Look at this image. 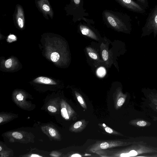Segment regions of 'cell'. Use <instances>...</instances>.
Wrapping results in <instances>:
<instances>
[{
  "instance_id": "277c9868",
  "label": "cell",
  "mask_w": 157,
  "mask_h": 157,
  "mask_svg": "<svg viewBox=\"0 0 157 157\" xmlns=\"http://www.w3.org/2000/svg\"><path fill=\"white\" fill-rule=\"evenodd\" d=\"M137 142H127L120 140L97 141L89 147L88 151L96 152L98 151L115 147L126 146L136 143Z\"/></svg>"
},
{
  "instance_id": "603a6c76",
  "label": "cell",
  "mask_w": 157,
  "mask_h": 157,
  "mask_svg": "<svg viewBox=\"0 0 157 157\" xmlns=\"http://www.w3.org/2000/svg\"><path fill=\"white\" fill-rule=\"evenodd\" d=\"M12 136L14 138L17 139H21L23 137L21 133L17 132H13L12 133Z\"/></svg>"
},
{
  "instance_id": "8992f818",
  "label": "cell",
  "mask_w": 157,
  "mask_h": 157,
  "mask_svg": "<svg viewBox=\"0 0 157 157\" xmlns=\"http://www.w3.org/2000/svg\"><path fill=\"white\" fill-rule=\"evenodd\" d=\"M123 7L134 12L143 14L145 8L140 3L133 0H114Z\"/></svg>"
},
{
  "instance_id": "d4e9b609",
  "label": "cell",
  "mask_w": 157,
  "mask_h": 157,
  "mask_svg": "<svg viewBox=\"0 0 157 157\" xmlns=\"http://www.w3.org/2000/svg\"><path fill=\"white\" fill-rule=\"evenodd\" d=\"M82 20L86 22L88 24H94V22L93 19H90L85 17Z\"/></svg>"
},
{
  "instance_id": "d6a6232c",
  "label": "cell",
  "mask_w": 157,
  "mask_h": 157,
  "mask_svg": "<svg viewBox=\"0 0 157 157\" xmlns=\"http://www.w3.org/2000/svg\"><path fill=\"white\" fill-rule=\"evenodd\" d=\"M2 121H3V118L1 117H0V123H1V122H2Z\"/></svg>"
},
{
  "instance_id": "2e32d148",
  "label": "cell",
  "mask_w": 157,
  "mask_h": 157,
  "mask_svg": "<svg viewBox=\"0 0 157 157\" xmlns=\"http://www.w3.org/2000/svg\"><path fill=\"white\" fill-rule=\"evenodd\" d=\"M34 81L45 84H56L54 81L52 79L44 77H38L34 80Z\"/></svg>"
},
{
  "instance_id": "52a82bcc",
  "label": "cell",
  "mask_w": 157,
  "mask_h": 157,
  "mask_svg": "<svg viewBox=\"0 0 157 157\" xmlns=\"http://www.w3.org/2000/svg\"><path fill=\"white\" fill-rule=\"evenodd\" d=\"M35 3L39 11L46 19H49L48 16L52 19L54 12L48 0H35Z\"/></svg>"
},
{
  "instance_id": "8fae6325",
  "label": "cell",
  "mask_w": 157,
  "mask_h": 157,
  "mask_svg": "<svg viewBox=\"0 0 157 157\" xmlns=\"http://www.w3.org/2000/svg\"><path fill=\"white\" fill-rule=\"evenodd\" d=\"M100 48L102 59L106 66L109 67L112 63L113 57L108 45L106 44L102 43L100 45Z\"/></svg>"
},
{
  "instance_id": "4316f807",
  "label": "cell",
  "mask_w": 157,
  "mask_h": 157,
  "mask_svg": "<svg viewBox=\"0 0 157 157\" xmlns=\"http://www.w3.org/2000/svg\"><path fill=\"white\" fill-rule=\"evenodd\" d=\"M49 132L50 135L52 137H54L56 135V132L55 130L53 128H50L49 130Z\"/></svg>"
},
{
  "instance_id": "7c38bea8",
  "label": "cell",
  "mask_w": 157,
  "mask_h": 157,
  "mask_svg": "<svg viewBox=\"0 0 157 157\" xmlns=\"http://www.w3.org/2000/svg\"><path fill=\"white\" fill-rule=\"evenodd\" d=\"M150 107L157 112V93L151 92L146 96Z\"/></svg>"
},
{
  "instance_id": "9a60e30c",
  "label": "cell",
  "mask_w": 157,
  "mask_h": 157,
  "mask_svg": "<svg viewBox=\"0 0 157 157\" xmlns=\"http://www.w3.org/2000/svg\"><path fill=\"white\" fill-rule=\"evenodd\" d=\"M86 51L89 56L98 62L101 63L102 61L96 51L93 48L90 47H86Z\"/></svg>"
},
{
  "instance_id": "1f68e13d",
  "label": "cell",
  "mask_w": 157,
  "mask_h": 157,
  "mask_svg": "<svg viewBox=\"0 0 157 157\" xmlns=\"http://www.w3.org/2000/svg\"><path fill=\"white\" fill-rule=\"evenodd\" d=\"M153 120L154 121H157V117H153Z\"/></svg>"
},
{
  "instance_id": "4dcf8cb0",
  "label": "cell",
  "mask_w": 157,
  "mask_h": 157,
  "mask_svg": "<svg viewBox=\"0 0 157 157\" xmlns=\"http://www.w3.org/2000/svg\"><path fill=\"white\" fill-rule=\"evenodd\" d=\"M31 157H41V156L36 154H32L31 156Z\"/></svg>"
},
{
  "instance_id": "484cf974",
  "label": "cell",
  "mask_w": 157,
  "mask_h": 157,
  "mask_svg": "<svg viewBox=\"0 0 157 157\" xmlns=\"http://www.w3.org/2000/svg\"><path fill=\"white\" fill-rule=\"evenodd\" d=\"M48 110L51 112H55L57 111L56 109L54 107L52 106H49L48 107Z\"/></svg>"
},
{
  "instance_id": "4fadbf2b",
  "label": "cell",
  "mask_w": 157,
  "mask_h": 157,
  "mask_svg": "<svg viewBox=\"0 0 157 157\" xmlns=\"http://www.w3.org/2000/svg\"><path fill=\"white\" fill-rule=\"evenodd\" d=\"M129 124L131 125L138 128L147 127L151 125V122L149 121L140 119L132 120L129 122Z\"/></svg>"
},
{
  "instance_id": "cb8c5ba5",
  "label": "cell",
  "mask_w": 157,
  "mask_h": 157,
  "mask_svg": "<svg viewBox=\"0 0 157 157\" xmlns=\"http://www.w3.org/2000/svg\"><path fill=\"white\" fill-rule=\"evenodd\" d=\"M12 65V60L11 59H9L7 60L5 62V66L7 68L11 67Z\"/></svg>"
},
{
  "instance_id": "9c48e42d",
  "label": "cell",
  "mask_w": 157,
  "mask_h": 157,
  "mask_svg": "<svg viewBox=\"0 0 157 157\" xmlns=\"http://www.w3.org/2000/svg\"><path fill=\"white\" fill-rule=\"evenodd\" d=\"M78 28L79 31L82 35L97 41L99 40L97 35L90 24L80 22L78 24Z\"/></svg>"
},
{
  "instance_id": "ba28073f",
  "label": "cell",
  "mask_w": 157,
  "mask_h": 157,
  "mask_svg": "<svg viewBox=\"0 0 157 157\" xmlns=\"http://www.w3.org/2000/svg\"><path fill=\"white\" fill-rule=\"evenodd\" d=\"M13 19L15 24L20 29L24 27L25 23L24 11L23 7L19 4L16 5Z\"/></svg>"
},
{
  "instance_id": "d6986e66",
  "label": "cell",
  "mask_w": 157,
  "mask_h": 157,
  "mask_svg": "<svg viewBox=\"0 0 157 157\" xmlns=\"http://www.w3.org/2000/svg\"><path fill=\"white\" fill-rule=\"evenodd\" d=\"M61 114L62 117L66 120H68L70 118V115L67 108L66 107L62 108L61 110Z\"/></svg>"
},
{
  "instance_id": "7402d4cb",
  "label": "cell",
  "mask_w": 157,
  "mask_h": 157,
  "mask_svg": "<svg viewBox=\"0 0 157 157\" xmlns=\"http://www.w3.org/2000/svg\"><path fill=\"white\" fill-rule=\"evenodd\" d=\"M137 2L143 6L145 9L148 6V2L147 0H136Z\"/></svg>"
},
{
  "instance_id": "30bf717a",
  "label": "cell",
  "mask_w": 157,
  "mask_h": 157,
  "mask_svg": "<svg viewBox=\"0 0 157 157\" xmlns=\"http://www.w3.org/2000/svg\"><path fill=\"white\" fill-rule=\"evenodd\" d=\"M113 95L114 105L115 109L117 110L121 108L124 103L127 97V94H124L120 87L116 90Z\"/></svg>"
},
{
  "instance_id": "7a4b0ae2",
  "label": "cell",
  "mask_w": 157,
  "mask_h": 157,
  "mask_svg": "<svg viewBox=\"0 0 157 157\" xmlns=\"http://www.w3.org/2000/svg\"><path fill=\"white\" fill-rule=\"evenodd\" d=\"M104 153L106 157H134L143 154L157 153V147L140 141L125 148L118 150L105 151Z\"/></svg>"
},
{
  "instance_id": "f1b7e54d",
  "label": "cell",
  "mask_w": 157,
  "mask_h": 157,
  "mask_svg": "<svg viewBox=\"0 0 157 157\" xmlns=\"http://www.w3.org/2000/svg\"><path fill=\"white\" fill-rule=\"evenodd\" d=\"M82 156L80 154H73V155H72L71 157H82Z\"/></svg>"
},
{
  "instance_id": "44dd1931",
  "label": "cell",
  "mask_w": 157,
  "mask_h": 157,
  "mask_svg": "<svg viewBox=\"0 0 157 157\" xmlns=\"http://www.w3.org/2000/svg\"><path fill=\"white\" fill-rule=\"evenodd\" d=\"M105 69L103 67H100L97 70V74L98 75L99 77H103L105 75Z\"/></svg>"
},
{
  "instance_id": "836d02e7",
  "label": "cell",
  "mask_w": 157,
  "mask_h": 157,
  "mask_svg": "<svg viewBox=\"0 0 157 157\" xmlns=\"http://www.w3.org/2000/svg\"><path fill=\"white\" fill-rule=\"evenodd\" d=\"M2 148L1 147H0V151H1L2 150Z\"/></svg>"
},
{
  "instance_id": "e0dca14e",
  "label": "cell",
  "mask_w": 157,
  "mask_h": 157,
  "mask_svg": "<svg viewBox=\"0 0 157 157\" xmlns=\"http://www.w3.org/2000/svg\"><path fill=\"white\" fill-rule=\"evenodd\" d=\"M75 94L78 101L81 106L84 109H86V105L82 95L76 91H75Z\"/></svg>"
},
{
  "instance_id": "5b68a950",
  "label": "cell",
  "mask_w": 157,
  "mask_h": 157,
  "mask_svg": "<svg viewBox=\"0 0 157 157\" xmlns=\"http://www.w3.org/2000/svg\"><path fill=\"white\" fill-rule=\"evenodd\" d=\"M142 36H145L153 33L154 36L157 34V5L151 10L146 23L142 29Z\"/></svg>"
},
{
  "instance_id": "ac0fdd59",
  "label": "cell",
  "mask_w": 157,
  "mask_h": 157,
  "mask_svg": "<svg viewBox=\"0 0 157 157\" xmlns=\"http://www.w3.org/2000/svg\"><path fill=\"white\" fill-rule=\"evenodd\" d=\"M100 126L102 127L106 131V132L108 133L112 134L113 135H119L121 136H123V135L120 132H117L114 130L112 129L109 127L106 126L104 124H99Z\"/></svg>"
},
{
  "instance_id": "5bb4252c",
  "label": "cell",
  "mask_w": 157,
  "mask_h": 157,
  "mask_svg": "<svg viewBox=\"0 0 157 157\" xmlns=\"http://www.w3.org/2000/svg\"><path fill=\"white\" fill-rule=\"evenodd\" d=\"M87 123L84 120L76 122L73 125V131L76 132L82 131L86 128Z\"/></svg>"
},
{
  "instance_id": "ffe728a7",
  "label": "cell",
  "mask_w": 157,
  "mask_h": 157,
  "mask_svg": "<svg viewBox=\"0 0 157 157\" xmlns=\"http://www.w3.org/2000/svg\"><path fill=\"white\" fill-rule=\"evenodd\" d=\"M59 58V53L55 52L52 53L51 56V59L52 61L53 62H56L57 61Z\"/></svg>"
},
{
  "instance_id": "83f0119b",
  "label": "cell",
  "mask_w": 157,
  "mask_h": 157,
  "mask_svg": "<svg viewBox=\"0 0 157 157\" xmlns=\"http://www.w3.org/2000/svg\"><path fill=\"white\" fill-rule=\"evenodd\" d=\"M16 98L18 101H22L23 99V96L20 93L17 95Z\"/></svg>"
},
{
  "instance_id": "3957f363",
  "label": "cell",
  "mask_w": 157,
  "mask_h": 157,
  "mask_svg": "<svg viewBox=\"0 0 157 157\" xmlns=\"http://www.w3.org/2000/svg\"><path fill=\"white\" fill-rule=\"evenodd\" d=\"M83 0H70L69 4L64 8L66 15L72 16V21L74 23L82 20L85 17L89 16L83 8Z\"/></svg>"
},
{
  "instance_id": "f546056e",
  "label": "cell",
  "mask_w": 157,
  "mask_h": 157,
  "mask_svg": "<svg viewBox=\"0 0 157 157\" xmlns=\"http://www.w3.org/2000/svg\"><path fill=\"white\" fill-rule=\"evenodd\" d=\"M9 38L12 39H14L15 38V36L14 35H11L9 36Z\"/></svg>"
},
{
  "instance_id": "6da1fadb",
  "label": "cell",
  "mask_w": 157,
  "mask_h": 157,
  "mask_svg": "<svg viewBox=\"0 0 157 157\" xmlns=\"http://www.w3.org/2000/svg\"><path fill=\"white\" fill-rule=\"evenodd\" d=\"M102 16L106 25L117 31L127 33L131 29V19L125 13L105 10L103 11Z\"/></svg>"
}]
</instances>
